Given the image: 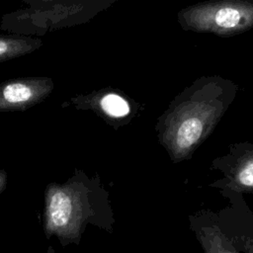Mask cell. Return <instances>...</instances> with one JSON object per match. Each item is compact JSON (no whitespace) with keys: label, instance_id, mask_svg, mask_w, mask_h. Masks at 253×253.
<instances>
[{"label":"cell","instance_id":"obj_1","mask_svg":"<svg viewBox=\"0 0 253 253\" xmlns=\"http://www.w3.org/2000/svg\"><path fill=\"white\" fill-rule=\"evenodd\" d=\"M235 93V86L230 83L207 78L196 82L175 99L166 128L167 146L174 161L192 158L213 132Z\"/></svg>","mask_w":253,"mask_h":253},{"label":"cell","instance_id":"obj_2","mask_svg":"<svg viewBox=\"0 0 253 253\" xmlns=\"http://www.w3.org/2000/svg\"><path fill=\"white\" fill-rule=\"evenodd\" d=\"M22 6L2 15L0 30L42 37L92 21L119 0H21Z\"/></svg>","mask_w":253,"mask_h":253},{"label":"cell","instance_id":"obj_3","mask_svg":"<svg viewBox=\"0 0 253 253\" xmlns=\"http://www.w3.org/2000/svg\"><path fill=\"white\" fill-rule=\"evenodd\" d=\"M185 30L233 36L253 28V0H212L185 8L178 16Z\"/></svg>","mask_w":253,"mask_h":253},{"label":"cell","instance_id":"obj_4","mask_svg":"<svg viewBox=\"0 0 253 253\" xmlns=\"http://www.w3.org/2000/svg\"><path fill=\"white\" fill-rule=\"evenodd\" d=\"M210 169L220 175L210 187L242 195L253 194V142L229 144L223 154L211 160Z\"/></svg>","mask_w":253,"mask_h":253},{"label":"cell","instance_id":"obj_5","mask_svg":"<svg viewBox=\"0 0 253 253\" xmlns=\"http://www.w3.org/2000/svg\"><path fill=\"white\" fill-rule=\"evenodd\" d=\"M219 192L228 201V205L216 212L220 228L239 252L253 253L252 211L242 194L230 190Z\"/></svg>","mask_w":253,"mask_h":253},{"label":"cell","instance_id":"obj_6","mask_svg":"<svg viewBox=\"0 0 253 253\" xmlns=\"http://www.w3.org/2000/svg\"><path fill=\"white\" fill-rule=\"evenodd\" d=\"M189 223L205 253H240L220 228L215 211L198 210L189 215Z\"/></svg>","mask_w":253,"mask_h":253},{"label":"cell","instance_id":"obj_7","mask_svg":"<svg viewBox=\"0 0 253 253\" xmlns=\"http://www.w3.org/2000/svg\"><path fill=\"white\" fill-rule=\"evenodd\" d=\"M52 88L47 77H27L11 79L0 85V100L9 105H22L37 100Z\"/></svg>","mask_w":253,"mask_h":253},{"label":"cell","instance_id":"obj_8","mask_svg":"<svg viewBox=\"0 0 253 253\" xmlns=\"http://www.w3.org/2000/svg\"><path fill=\"white\" fill-rule=\"evenodd\" d=\"M43 45L40 37L16 33L0 34V63L28 55Z\"/></svg>","mask_w":253,"mask_h":253},{"label":"cell","instance_id":"obj_9","mask_svg":"<svg viewBox=\"0 0 253 253\" xmlns=\"http://www.w3.org/2000/svg\"><path fill=\"white\" fill-rule=\"evenodd\" d=\"M49 211L54 226L61 227L66 225L72 211V204L69 197L63 192L54 193L50 199Z\"/></svg>","mask_w":253,"mask_h":253},{"label":"cell","instance_id":"obj_10","mask_svg":"<svg viewBox=\"0 0 253 253\" xmlns=\"http://www.w3.org/2000/svg\"><path fill=\"white\" fill-rule=\"evenodd\" d=\"M99 100L101 109L112 117H124L130 111V106L125 97L116 91H109L103 94Z\"/></svg>","mask_w":253,"mask_h":253}]
</instances>
